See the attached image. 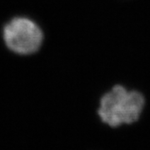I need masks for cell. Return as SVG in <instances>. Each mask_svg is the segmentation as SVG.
<instances>
[{
  "instance_id": "cell-1",
  "label": "cell",
  "mask_w": 150,
  "mask_h": 150,
  "mask_svg": "<svg viewBox=\"0 0 150 150\" xmlns=\"http://www.w3.org/2000/svg\"><path fill=\"white\" fill-rule=\"evenodd\" d=\"M144 105V97L139 92L116 85L101 98L98 115L103 123L117 128L138 121Z\"/></svg>"
},
{
  "instance_id": "cell-2",
  "label": "cell",
  "mask_w": 150,
  "mask_h": 150,
  "mask_svg": "<svg viewBox=\"0 0 150 150\" xmlns=\"http://www.w3.org/2000/svg\"><path fill=\"white\" fill-rule=\"evenodd\" d=\"M40 28L27 18H15L4 28V39L8 48L18 54L37 52L43 42Z\"/></svg>"
}]
</instances>
